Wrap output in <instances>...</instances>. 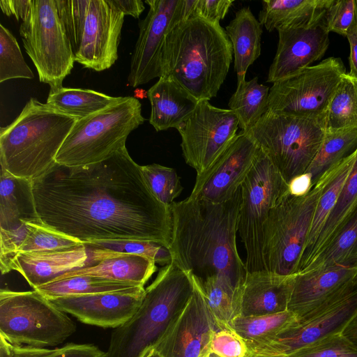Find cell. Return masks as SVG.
Wrapping results in <instances>:
<instances>
[{"instance_id":"obj_1","label":"cell","mask_w":357,"mask_h":357,"mask_svg":"<svg viewBox=\"0 0 357 357\" xmlns=\"http://www.w3.org/2000/svg\"><path fill=\"white\" fill-rule=\"evenodd\" d=\"M38 216L47 228L83 243L155 241L169 247L170 207L152 194L126 147L98 163H55L32 181Z\"/></svg>"},{"instance_id":"obj_2","label":"cell","mask_w":357,"mask_h":357,"mask_svg":"<svg viewBox=\"0 0 357 357\" xmlns=\"http://www.w3.org/2000/svg\"><path fill=\"white\" fill-rule=\"evenodd\" d=\"M241 199V187L221 204L188 197L170 206L172 261L199 280L223 278L236 292L247 273L236 246Z\"/></svg>"},{"instance_id":"obj_3","label":"cell","mask_w":357,"mask_h":357,"mask_svg":"<svg viewBox=\"0 0 357 357\" xmlns=\"http://www.w3.org/2000/svg\"><path fill=\"white\" fill-rule=\"evenodd\" d=\"M232 59L231 41L220 24L193 16L167 33L161 77L172 79L197 100L208 101L217 96Z\"/></svg>"},{"instance_id":"obj_4","label":"cell","mask_w":357,"mask_h":357,"mask_svg":"<svg viewBox=\"0 0 357 357\" xmlns=\"http://www.w3.org/2000/svg\"><path fill=\"white\" fill-rule=\"evenodd\" d=\"M77 119L31 98L20 115L0 129V165L10 174L34 180L47 172Z\"/></svg>"},{"instance_id":"obj_5","label":"cell","mask_w":357,"mask_h":357,"mask_svg":"<svg viewBox=\"0 0 357 357\" xmlns=\"http://www.w3.org/2000/svg\"><path fill=\"white\" fill-rule=\"evenodd\" d=\"M193 275L173 261L145 289L135 315L111 333L107 357H139L154 347L182 313L195 290Z\"/></svg>"},{"instance_id":"obj_6","label":"cell","mask_w":357,"mask_h":357,"mask_svg":"<svg viewBox=\"0 0 357 357\" xmlns=\"http://www.w3.org/2000/svg\"><path fill=\"white\" fill-rule=\"evenodd\" d=\"M337 165L326 172L307 193L296 196L288 192L272 208L264 231L266 271L284 276L298 273L319 198L335 175Z\"/></svg>"},{"instance_id":"obj_7","label":"cell","mask_w":357,"mask_h":357,"mask_svg":"<svg viewBox=\"0 0 357 357\" xmlns=\"http://www.w3.org/2000/svg\"><path fill=\"white\" fill-rule=\"evenodd\" d=\"M75 62L102 71L118 59L124 15L110 0H55Z\"/></svg>"},{"instance_id":"obj_8","label":"cell","mask_w":357,"mask_h":357,"mask_svg":"<svg viewBox=\"0 0 357 357\" xmlns=\"http://www.w3.org/2000/svg\"><path fill=\"white\" fill-rule=\"evenodd\" d=\"M144 121L139 100L121 96L107 108L77 120L56 155V162L80 167L101 162L125 147L130 133Z\"/></svg>"},{"instance_id":"obj_9","label":"cell","mask_w":357,"mask_h":357,"mask_svg":"<svg viewBox=\"0 0 357 357\" xmlns=\"http://www.w3.org/2000/svg\"><path fill=\"white\" fill-rule=\"evenodd\" d=\"M289 183L305 174L324 139L326 119L268 110L247 132Z\"/></svg>"},{"instance_id":"obj_10","label":"cell","mask_w":357,"mask_h":357,"mask_svg":"<svg viewBox=\"0 0 357 357\" xmlns=\"http://www.w3.org/2000/svg\"><path fill=\"white\" fill-rule=\"evenodd\" d=\"M75 322L38 291H0V336L15 345L49 348L76 331Z\"/></svg>"},{"instance_id":"obj_11","label":"cell","mask_w":357,"mask_h":357,"mask_svg":"<svg viewBox=\"0 0 357 357\" xmlns=\"http://www.w3.org/2000/svg\"><path fill=\"white\" fill-rule=\"evenodd\" d=\"M288 192L289 184L259 148L241 185L238 212V233L246 252L247 273L266 271L263 254L264 226L272 208Z\"/></svg>"},{"instance_id":"obj_12","label":"cell","mask_w":357,"mask_h":357,"mask_svg":"<svg viewBox=\"0 0 357 357\" xmlns=\"http://www.w3.org/2000/svg\"><path fill=\"white\" fill-rule=\"evenodd\" d=\"M19 33L40 82L50 89L62 87L75 61L55 0H32Z\"/></svg>"},{"instance_id":"obj_13","label":"cell","mask_w":357,"mask_h":357,"mask_svg":"<svg viewBox=\"0 0 357 357\" xmlns=\"http://www.w3.org/2000/svg\"><path fill=\"white\" fill-rule=\"evenodd\" d=\"M345 73L342 59L331 56L275 82L269 90L268 110L326 119L329 103Z\"/></svg>"},{"instance_id":"obj_14","label":"cell","mask_w":357,"mask_h":357,"mask_svg":"<svg viewBox=\"0 0 357 357\" xmlns=\"http://www.w3.org/2000/svg\"><path fill=\"white\" fill-rule=\"evenodd\" d=\"M357 312V275L323 306L298 324L259 344H247V357H284L341 333Z\"/></svg>"},{"instance_id":"obj_15","label":"cell","mask_w":357,"mask_h":357,"mask_svg":"<svg viewBox=\"0 0 357 357\" xmlns=\"http://www.w3.org/2000/svg\"><path fill=\"white\" fill-rule=\"evenodd\" d=\"M238 127V118L231 110L199 100L176 129L185 162L197 175L204 172L236 137Z\"/></svg>"},{"instance_id":"obj_16","label":"cell","mask_w":357,"mask_h":357,"mask_svg":"<svg viewBox=\"0 0 357 357\" xmlns=\"http://www.w3.org/2000/svg\"><path fill=\"white\" fill-rule=\"evenodd\" d=\"M259 150L253 138L241 131L214 162L197 175L189 197L215 204L231 199L246 178Z\"/></svg>"},{"instance_id":"obj_17","label":"cell","mask_w":357,"mask_h":357,"mask_svg":"<svg viewBox=\"0 0 357 357\" xmlns=\"http://www.w3.org/2000/svg\"><path fill=\"white\" fill-rule=\"evenodd\" d=\"M194 279L195 290L189 302L153 347L159 357H205L210 354L213 335L219 329L199 281Z\"/></svg>"},{"instance_id":"obj_18","label":"cell","mask_w":357,"mask_h":357,"mask_svg":"<svg viewBox=\"0 0 357 357\" xmlns=\"http://www.w3.org/2000/svg\"><path fill=\"white\" fill-rule=\"evenodd\" d=\"M179 0H146L149 10L139 21V35L134 47L128 84L137 87L161 73V53L167 33Z\"/></svg>"},{"instance_id":"obj_19","label":"cell","mask_w":357,"mask_h":357,"mask_svg":"<svg viewBox=\"0 0 357 357\" xmlns=\"http://www.w3.org/2000/svg\"><path fill=\"white\" fill-rule=\"evenodd\" d=\"M145 289L136 291L73 295L48 298L59 310L79 321L115 329L137 312Z\"/></svg>"},{"instance_id":"obj_20","label":"cell","mask_w":357,"mask_h":357,"mask_svg":"<svg viewBox=\"0 0 357 357\" xmlns=\"http://www.w3.org/2000/svg\"><path fill=\"white\" fill-rule=\"evenodd\" d=\"M121 254L88 243L55 251L20 252L12 260L10 270L20 273L34 289L66 272L89 267Z\"/></svg>"},{"instance_id":"obj_21","label":"cell","mask_w":357,"mask_h":357,"mask_svg":"<svg viewBox=\"0 0 357 357\" xmlns=\"http://www.w3.org/2000/svg\"><path fill=\"white\" fill-rule=\"evenodd\" d=\"M278 36L267 82L274 83L311 66L325 54L330 43L324 19L310 26L280 31Z\"/></svg>"},{"instance_id":"obj_22","label":"cell","mask_w":357,"mask_h":357,"mask_svg":"<svg viewBox=\"0 0 357 357\" xmlns=\"http://www.w3.org/2000/svg\"><path fill=\"white\" fill-rule=\"evenodd\" d=\"M357 275V266H332L294 275L288 310L298 323L323 306Z\"/></svg>"},{"instance_id":"obj_23","label":"cell","mask_w":357,"mask_h":357,"mask_svg":"<svg viewBox=\"0 0 357 357\" xmlns=\"http://www.w3.org/2000/svg\"><path fill=\"white\" fill-rule=\"evenodd\" d=\"M294 276L268 271L247 273L236 292L238 316H259L288 310Z\"/></svg>"},{"instance_id":"obj_24","label":"cell","mask_w":357,"mask_h":357,"mask_svg":"<svg viewBox=\"0 0 357 357\" xmlns=\"http://www.w3.org/2000/svg\"><path fill=\"white\" fill-rule=\"evenodd\" d=\"M150 124L156 131L177 129L195 110L199 100L172 79L161 77L147 91Z\"/></svg>"},{"instance_id":"obj_25","label":"cell","mask_w":357,"mask_h":357,"mask_svg":"<svg viewBox=\"0 0 357 357\" xmlns=\"http://www.w3.org/2000/svg\"><path fill=\"white\" fill-rule=\"evenodd\" d=\"M333 0H264L258 20L269 31L310 26L324 20Z\"/></svg>"},{"instance_id":"obj_26","label":"cell","mask_w":357,"mask_h":357,"mask_svg":"<svg viewBox=\"0 0 357 357\" xmlns=\"http://www.w3.org/2000/svg\"><path fill=\"white\" fill-rule=\"evenodd\" d=\"M0 230L22 227L25 222H41L34 202L32 181L16 177L1 167Z\"/></svg>"},{"instance_id":"obj_27","label":"cell","mask_w":357,"mask_h":357,"mask_svg":"<svg viewBox=\"0 0 357 357\" xmlns=\"http://www.w3.org/2000/svg\"><path fill=\"white\" fill-rule=\"evenodd\" d=\"M262 26L250 7L236 11L234 18L226 26L233 48L237 84L245 81L248 68L261 54Z\"/></svg>"},{"instance_id":"obj_28","label":"cell","mask_w":357,"mask_h":357,"mask_svg":"<svg viewBox=\"0 0 357 357\" xmlns=\"http://www.w3.org/2000/svg\"><path fill=\"white\" fill-rule=\"evenodd\" d=\"M155 264V261L147 257L122 253L89 267L70 271L52 281L75 276L90 275L144 286L156 271Z\"/></svg>"},{"instance_id":"obj_29","label":"cell","mask_w":357,"mask_h":357,"mask_svg":"<svg viewBox=\"0 0 357 357\" xmlns=\"http://www.w3.org/2000/svg\"><path fill=\"white\" fill-rule=\"evenodd\" d=\"M356 151L354 164L340 191L337 201L310 256L298 273L303 271L335 240L357 209V149Z\"/></svg>"},{"instance_id":"obj_30","label":"cell","mask_w":357,"mask_h":357,"mask_svg":"<svg viewBox=\"0 0 357 357\" xmlns=\"http://www.w3.org/2000/svg\"><path fill=\"white\" fill-rule=\"evenodd\" d=\"M120 98L91 89L62 86L50 90L46 103L79 120L107 108Z\"/></svg>"},{"instance_id":"obj_31","label":"cell","mask_w":357,"mask_h":357,"mask_svg":"<svg viewBox=\"0 0 357 357\" xmlns=\"http://www.w3.org/2000/svg\"><path fill=\"white\" fill-rule=\"evenodd\" d=\"M269 90L258 82L257 77L237 84L228 106L238 118L241 131L248 132L268 110Z\"/></svg>"},{"instance_id":"obj_32","label":"cell","mask_w":357,"mask_h":357,"mask_svg":"<svg viewBox=\"0 0 357 357\" xmlns=\"http://www.w3.org/2000/svg\"><path fill=\"white\" fill-rule=\"evenodd\" d=\"M356 151L338 162L335 175L319 198L301 259L299 271L310 256L330 213L337 201L340 191L354 164L356 157Z\"/></svg>"},{"instance_id":"obj_33","label":"cell","mask_w":357,"mask_h":357,"mask_svg":"<svg viewBox=\"0 0 357 357\" xmlns=\"http://www.w3.org/2000/svg\"><path fill=\"white\" fill-rule=\"evenodd\" d=\"M138 284L90 275L75 276L52 281L34 289L47 298L98 293L136 291Z\"/></svg>"},{"instance_id":"obj_34","label":"cell","mask_w":357,"mask_h":357,"mask_svg":"<svg viewBox=\"0 0 357 357\" xmlns=\"http://www.w3.org/2000/svg\"><path fill=\"white\" fill-rule=\"evenodd\" d=\"M298 324L296 316L287 310L259 316H236L229 324V329L241 336L247 344L268 341L287 328Z\"/></svg>"},{"instance_id":"obj_35","label":"cell","mask_w":357,"mask_h":357,"mask_svg":"<svg viewBox=\"0 0 357 357\" xmlns=\"http://www.w3.org/2000/svg\"><path fill=\"white\" fill-rule=\"evenodd\" d=\"M357 128V77L345 73L331 98L326 116V132Z\"/></svg>"},{"instance_id":"obj_36","label":"cell","mask_w":357,"mask_h":357,"mask_svg":"<svg viewBox=\"0 0 357 357\" xmlns=\"http://www.w3.org/2000/svg\"><path fill=\"white\" fill-rule=\"evenodd\" d=\"M357 149V128L326 132L322 144L306 174L314 186L321 176Z\"/></svg>"},{"instance_id":"obj_37","label":"cell","mask_w":357,"mask_h":357,"mask_svg":"<svg viewBox=\"0 0 357 357\" xmlns=\"http://www.w3.org/2000/svg\"><path fill=\"white\" fill-rule=\"evenodd\" d=\"M197 280L218 329H229V322L238 314L236 290L229 282L219 276Z\"/></svg>"},{"instance_id":"obj_38","label":"cell","mask_w":357,"mask_h":357,"mask_svg":"<svg viewBox=\"0 0 357 357\" xmlns=\"http://www.w3.org/2000/svg\"><path fill=\"white\" fill-rule=\"evenodd\" d=\"M332 266H357V209L335 240L298 273Z\"/></svg>"},{"instance_id":"obj_39","label":"cell","mask_w":357,"mask_h":357,"mask_svg":"<svg viewBox=\"0 0 357 357\" xmlns=\"http://www.w3.org/2000/svg\"><path fill=\"white\" fill-rule=\"evenodd\" d=\"M0 357H107V352L93 344L68 343L55 348L15 345L0 336Z\"/></svg>"},{"instance_id":"obj_40","label":"cell","mask_w":357,"mask_h":357,"mask_svg":"<svg viewBox=\"0 0 357 357\" xmlns=\"http://www.w3.org/2000/svg\"><path fill=\"white\" fill-rule=\"evenodd\" d=\"M34 75L26 63L13 33L0 24V82L12 79H31Z\"/></svg>"},{"instance_id":"obj_41","label":"cell","mask_w":357,"mask_h":357,"mask_svg":"<svg viewBox=\"0 0 357 357\" xmlns=\"http://www.w3.org/2000/svg\"><path fill=\"white\" fill-rule=\"evenodd\" d=\"M144 180L155 197L170 207L183 191L176 171L158 164L141 166Z\"/></svg>"},{"instance_id":"obj_42","label":"cell","mask_w":357,"mask_h":357,"mask_svg":"<svg viewBox=\"0 0 357 357\" xmlns=\"http://www.w3.org/2000/svg\"><path fill=\"white\" fill-rule=\"evenodd\" d=\"M26 236L17 253L55 251L84 244L76 239L47 228L42 222H26Z\"/></svg>"},{"instance_id":"obj_43","label":"cell","mask_w":357,"mask_h":357,"mask_svg":"<svg viewBox=\"0 0 357 357\" xmlns=\"http://www.w3.org/2000/svg\"><path fill=\"white\" fill-rule=\"evenodd\" d=\"M90 245L112 251L139 255L147 257L162 265L172 262V255L169 247L163 243L155 241H118L86 243Z\"/></svg>"},{"instance_id":"obj_44","label":"cell","mask_w":357,"mask_h":357,"mask_svg":"<svg viewBox=\"0 0 357 357\" xmlns=\"http://www.w3.org/2000/svg\"><path fill=\"white\" fill-rule=\"evenodd\" d=\"M284 357H357V346L341 333L328 336Z\"/></svg>"},{"instance_id":"obj_45","label":"cell","mask_w":357,"mask_h":357,"mask_svg":"<svg viewBox=\"0 0 357 357\" xmlns=\"http://www.w3.org/2000/svg\"><path fill=\"white\" fill-rule=\"evenodd\" d=\"M354 19V0H333L326 10L324 23L329 33L346 37Z\"/></svg>"},{"instance_id":"obj_46","label":"cell","mask_w":357,"mask_h":357,"mask_svg":"<svg viewBox=\"0 0 357 357\" xmlns=\"http://www.w3.org/2000/svg\"><path fill=\"white\" fill-rule=\"evenodd\" d=\"M210 352L220 357H247L248 348L245 341L234 331L222 329L214 333Z\"/></svg>"},{"instance_id":"obj_47","label":"cell","mask_w":357,"mask_h":357,"mask_svg":"<svg viewBox=\"0 0 357 357\" xmlns=\"http://www.w3.org/2000/svg\"><path fill=\"white\" fill-rule=\"evenodd\" d=\"M234 2V0H196L193 16L213 23H220Z\"/></svg>"},{"instance_id":"obj_48","label":"cell","mask_w":357,"mask_h":357,"mask_svg":"<svg viewBox=\"0 0 357 357\" xmlns=\"http://www.w3.org/2000/svg\"><path fill=\"white\" fill-rule=\"evenodd\" d=\"M32 0H1L2 12L7 16L13 15L17 20H24L31 6Z\"/></svg>"},{"instance_id":"obj_49","label":"cell","mask_w":357,"mask_h":357,"mask_svg":"<svg viewBox=\"0 0 357 357\" xmlns=\"http://www.w3.org/2000/svg\"><path fill=\"white\" fill-rule=\"evenodd\" d=\"M346 37L350 47L349 73L357 77V21L356 18L349 28Z\"/></svg>"},{"instance_id":"obj_50","label":"cell","mask_w":357,"mask_h":357,"mask_svg":"<svg viewBox=\"0 0 357 357\" xmlns=\"http://www.w3.org/2000/svg\"><path fill=\"white\" fill-rule=\"evenodd\" d=\"M114 6L124 15H128L138 18L145 7L141 0H110Z\"/></svg>"},{"instance_id":"obj_51","label":"cell","mask_w":357,"mask_h":357,"mask_svg":"<svg viewBox=\"0 0 357 357\" xmlns=\"http://www.w3.org/2000/svg\"><path fill=\"white\" fill-rule=\"evenodd\" d=\"M313 185L309 175L306 173L293 178L289 183V193L292 195H303L307 193Z\"/></svg>"},{"instance_id":"obj_52","label":"cell","mask_w":357,"mask_h":357,"mask_svg":"<svg viewBox=\"0 0 357 357\" xmlns=\"http://www.w3.org/2000/svg\"><path fill=\"white\" fill-rule=\"evenodd\" d=\"M341 334L357 346V312L343 328Z\"/></svg>"},{"instance_id":"obj_53","label":"cell","mask_w":357,"mask_h":357,"mask_svg":"<svg viewBox=\"0 0 357 357\" xmlns=\"http://www.w3.org/2000/svg\"><path fill=\"white\" fill-rule=\"evenodd\" d=\"M148 357H159V356L153 348V350L149 354V355L148 356Z\"/></svg>"},{"instance_id":"obj_54","label":"cell","mask_w":357,"mask_h":357,"mask_svg":"<svg viewBox=\"0 0 357 357\" xmlns=\"http://www.w3.org/2000/svg\"><path fill=\"white\" fill-rule=\"evenodd\" d=\"M355 3V18L357 21V0H354Z\"/></svg>"},{"instance_id":"obj_55","label":"cell","mask_w":357,"mask_h":357,"mask_svg":"<svg viewBox=\"0 0 357 357\" xmlns=\"http://www.w3.org/2000/svg\"><path fill=\"white\" fill-rule=\"evenodd\" d=\"M208 357H220L218 356H217L216 354H213V353H211L208 354Z\"/></svg>"},{"instance_id":"obj_56","label":"cell","mask_w":357,"mask_h":357,"mask_svg":"<svg viewBox=\"0 0 357 357\" xmlns=\"http://www.w3.org/2000/svg\"><path fill=\"white\" fill-rule=\"evenodd\" d=\"M205 357H208V356H205Z\"/></svg>"}]
</instances>
